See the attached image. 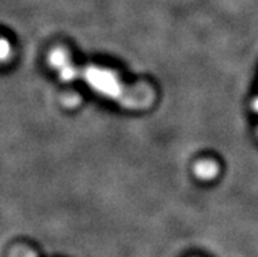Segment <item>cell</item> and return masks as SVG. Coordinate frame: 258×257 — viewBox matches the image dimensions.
Listing matches in <instances>:
<instances>
[{"label": "cell", "mask_w": 258, "mask_h": 257, "mask_svg": "<svg viewBox=\"0 0 258 257\" xmlns=\"http://www.w3.org/2000/svg\"><path fill=\"white\" fill-rule=\"evenodd\" d=\"M50 65L66 80L80 79L92 89L111 98L126 108H146L154 100V93L144 85H128L111 70L101 69L96 66H76L71 62L67 53L55 49L49 57Z\"/></svg>", "instance_id": "1"}, {"label": "cell", "mask_w": 258, "mask_h": 257, "mask_svg": "<svg viewBox=\"0 0 258 257\" xmlns=\"http://www.w3.org/2000/svg\"><path fill=\"white\" fill-rule=\"evenodd\" d=\"M196 173L202 179H211L216 175V166L211 162H202L197 166Z\"/></svg>", "instance_id": "2"}, {"label": "cell", "mask_w": 258, "mask_h": 257, "mask_svg": "<svg viewBox=\"0 0 258 257\" xmlns=\"http://www.w3.org/2000/svg\"><path fill=\"white\" fill-rule=\"evenodd\" d=\"M12 54V46L6 38H0V62H4Z\"/></svg>", "instance_id": "3"}, {"label": "cell", "mask_w": 258, "mask_h": 257, "mask_svg": "<svg viewBox=\"0 0 258 257\" xmlns=\"http://www.w3.org/2000/svg\"><path fill=\"white\" fill-rule=\"evenodd\" d=\"M254 108L258 111V98H257V100H255V102H254Z\"/></svg>", "instance_id": "4"}]
</instances>
